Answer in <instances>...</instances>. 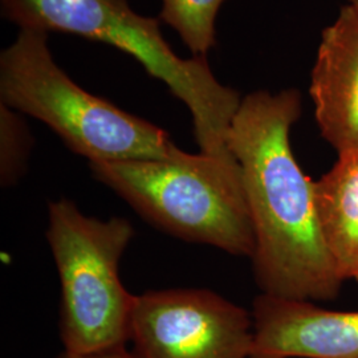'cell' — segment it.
Here are the masks:
<instances>
[{
  "mask_svg": "<svg viewBox=\"0 0 358 358\" xmlns=\"http://www.w3.org/2000/svg\"><path fill=\"white\" fill-rule=\"evenodd\" d=\"M301 113L296 90L243 97L227 148L238 161L255 234L251 257L262 294L332 301L344 285L328 254L316 203V180L300 167L291 129Z\"/></svg>",
  "mask_w": 358,
  "mask_h": 358,
  "instance_id": "cell-1",
  "label": "cell"
},
{
  "mask_svg": "<svg viewBox=\"0 0 358 358\" xmlns=\"http://www.w3.org/2000/svg\"><path fill=\"white\" fill-rule=\"evenodd\" d=\"M34 138L13 108L0 105V183L11 187L24 176Z\"/></svg>",
  "mask_w": 358,
  "mask_h": 358,
  "instance_id": "cell-11",
  "label": "cell"
},
{
  "mask_svg": "<svg viewBox=\"0 0 358 358\" xmlns=\"http://www.w3.org/2000/svg\"><path fill=\"white\" fill-rule=\"evenodd\" d=\"M316 203L334 268L343 282H358V150L338 154L316 180Z\"/></svg>",
  "mask_w": 358,
  "mask_h": 358,
  "instance_id": "cell-9",
  "label": "cell"
},
{
  "mask_svg": "<svg viewBox=\"0 0 358 358\" xmlns=\"http://www.w3.org/2000/svg\"><path fill=\"white\" fill-rule=\"evenodd\" d=\"M57 358H138L134 352L130 353L127 350V348H118V349H112L106 352H100V353H93V355H73L64 352Z\"/></svg>",
  "mask_w": 358,
  "mask_h": 358,
  "instance_id": "cell-12",
  "label": "cell"
},
{
  "mask_svg": "<svg viewBox=\"0 0 358 358\" xmlns=\"http://www.w3.org/2000/svg\"><path fill=\"white\" fill-rule=\"evenodd\" d=\"M134 229L128 219L87 217L72 201L48 205L47 241L59 272V329L65 352L93 355L127 345L136 297L120 279Z\"/></svg>",
  "mask_w": 358,
  "mask_h": 358,
  "instance_id": "cell-5",
  "label": "cell"
},
{
  "mask_svg": "<svg viewBox=\"0 0 358 358\" xmlns=\"http://www.w3.org/2000/svg\"><path fill=\"white\" fill-rule=\"evenodd\" d=\"M224 0H162L161 17L178 31L194 56L215 45V19Z\"/></svg>",
  "mask_w": 358,
  "mask_h": 358,
  "instance_id": "cell-10",
  "label": "cell"
},
{
  "mask_svg": "<svg viewBox=\"0 0 358 358\" xmlns=\"http://www.w3.org/2000/svg\"><path fill=\"white\" fill-rule=\"evenodd\" d=\"M1 11L22 28L75 34L131 55L190 109L201 153L231 155L227 136L243 99L217 81L206 57H178L158 20L134 13L127 0H1Z\"/></svg>",
  "mask_w": 358,
  "mask_h": 358,
  "instance_id": "cell-2",
  "label": "cell"
},
{
  "mask_svg": "<svg viewBox=\"0 0 358 358\" xmlns=\"http://www.w3.org/2000/svg\"><path fill=\"white\" fill-rule=\"evenodd\" d=\"M130 341L138 358H252L254 319L210 289L150 291L136 297Z\"/></svg>",
  "mask_w": 358,
  "mask_h": 358,
  "instance_id": "cell-6",
  "label": "cell"
},
{
  "mask_svg": "<svg viewBox=\"0 0 358 358\" xmlns=\"http://www.w3.org/2000/svg\"><path fill=\"white\" fill-rule=\"evenodd\" d=\"M93 177L153 226L182 241L251 259L255 234L235 157L90 162Z\"/></svg>",
  "mask_w": 358,
  "mask_h": 358,
  "instance_id": "cell-3",
  "label": "cell"
},
{
  "mask_svg": "<svg viewBox=\"0 0 358 358\" xmlns=\"http://www.w3.org/2000/svg\"><path fill=\"white\" fill-rule=\"evenodd\" d=\"M251 313L252 358H358V310L260 294Z\"/></svg>",
  "mask_w": 358,
  "mask_h": 358,
  "instance_id": "cell-7",
  "label": "cell"
},
{
  "mask_svg": "<svg viewBox=\"0 0 358 358\" xmlns=\"http://www.w3.org/2000/svg\"><path fill=\"white\" fill-rule=\"evenodd\" d=\"M349 4H350V6H355V7H358V0H349Z\"/></svg>",
  "mask_w": 358,
  "mask_h": 358,
  "instance_id": "cell-13",
  "label": "cell"
},
{
  "mask_svg": "<svg viewBox=\"0 0 358 358\" xmlns=\"http://www.w3.org/2000/svg\"><path fill=\"white\" fill-rule=\"evenodd\" d=\"M309 93L322 138L337 154L358 150V7L322 31Z\"/></svg>",
  "mask_w": 358,
  "mask_h": 358,
  "instance_id": "cell-8",
  "label": "cell"
},
{
  "mask_svg": "<svg viewBox=\"0 0 358 358\" xmlns=\"http://www.w3.org/2000/svg\"><path fill=\"white\" fill-rule=\"evenodd\" d=\"M48 32L22 28L0 56L1 103L32 115L90 162L177 159L165 130L80 88L56 65Z\"/></svg>",
  "mask_w": 358,
  "mask_h": 358,
  "instance_id": "cell-4",
  "label": "cell"
}]
</instances>
